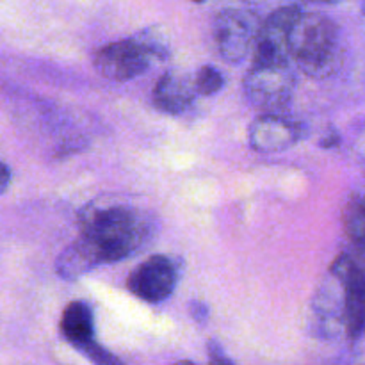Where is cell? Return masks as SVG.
<instances>
[{
	"instance_id": "obj_1",
	"label": "cell",
	"mask_w": 365,
	"mask_h": 365,
	"mask_svg": "<svg viewBox=\"0 0 365 365\" xmlns=\"http://www.w3.org/2000/svg\"><path fill=\"white\" fill-rule=\"evenodd\" d=\"M82 235L93 245L102 264L128 259L152 239V220L125 203H98L84 210Z\"/></svg>"
},
{
	"instance_id": "obj_2",
	"label": "cell",
	"mask_w": 365,
	"mask_h": 365,
	"mask_svg": "<svg viewBox=\"0 0 365 365\" xmlns=\"http://www.w3.org/2000/svg\"><path fill=\"white\" fill-rule=\"evenodd\" d=\"M289 48L299 70L314 78L330 77L342 63L339 27L327 14L302 11L291 31Z\"/></svg>"
},
{
	"instance_id": "obj_3",
	"label": "cell",
	"mask_w": 365,
	"mask_h": 365,
	"mask_svg": "<svg viewBox=\"0 0 365 365\" xmlns=\"http://www.w3.org/2000/svg\"><path fill=\"white\" fill-rule=\"evenodd\" d=\"M168 53L170 46L163 36L157 34L155 29H150L96 50L95 68L109 81H132L145 73L153 63L166 59Z\"/></svg>"
},
{
	"instance_id": "obj_4",
	"label": "cell",
	"mask_w": 365,
	"mask_h": 365,
	"mask_svg": "<svg viewBox=\"0 0 365 365\" xmlns=\"http://www.w3.org/2000/svg\"><path fill=\"white\" fill-rule=\"evenodd\" d=\"M330 273L341 284L346 335L359 341L365 335V253L360 250L341 253L331 264Z\"/></svg>"
},
{
	"instance_id": "obj_5",
	"label": "cell",
	"mask_w": 365,
	"mask_h": 365,
	"mask_svg": "<svg viewBox=\"0 0 365 365\" xmlns=\"http://www.w3.org/2000/svg\"><path fill=\"white\" fill-rule=\"evenodd\" d=\"M296 88L294 71L289 64H252L245 78V95L264 113H284Z\"/></svg>"
},
{
	"instance_id": "obj_6",
	"label": "cell",
	"mask_w": 365,
	"mask_h": 365,
	"mask_svg": "<svg viewBox=\"0 0 365 365\" xmlns=\"http://www.w3.org/2000/svg\"><path fill=\"white\" fill-rule=\"evenodd\" d=\"M302 14L298 6H285L274 11L259 27L252 50V64H289V39L296 20Z\"/></svg>"
},
{
	"instance_id": "obj_7",
	"label": "cell",
	"mask_w": 365,
	"mask_h": 365,
	"mask_svg": "<svg viewBox=\"0 0 365 365\" xmlns=\"http://www.w3.org/2000/svg\"><path fill=\"white\" fill-rule=\"evenodd\" d=\"M260 25L248 11L225 9L214 20V41L217 52L228 63H241L252 53Z\"/></svg>"
},
{
	"instance_id": "obj_8",
	"label": "cell",
	"mask_w": 365,
	"mask_h": 365,
	"mask_svg": "<svg viewBox=\"0 0 365 365\" xmlns=\"http://www.w3.org/2000/svg\"><path fill=\"white\" fill-rule=\"evenodd\" d=\"M177 282L178 266L175 260L168 255H153L132 271L127 285L143 302L163 303L173 294Z\"/></svg>"
},
{
	"instance_id": "obj_9",
	"label": "cell",
	"mask_w": 365,
	"mask_h": 365,
	"mask_svg": "<svg viewBox=\"0 0 365 365\" xmlns=\"http://www.w3.org/2000/svg\"><path fill=\"white\" fill-rule=\"evenodd\" d=\"M303 128L284 113H264L250 127V146L257 152L274 153L292 148L302 139Z\"/></svg>"
},
{
	"instance_id": "obj_10",
	"label": "cell",
	"mask_w": 365,
	"mask_h": 365,
	"mask_svg": "<svg viewBox=\"0 0 365 365\" xmlns=\"http://www.w3.org/2000/svg\"><path fill=\"white\" fill-rule=\"evenodd\" d=\"M196 95L195 78L178 71H168L153 89V103L166 114H182L192 106Z\"/></svg>"
},
{
	"instance_id": "obj_11",
	"label": "cell",
	"mask_w": 365,
	"mask_h": 365,
	"mask_svg": "<svg viewBox=\"0 0 365 365\" xmlns=\"http://www.w3.org/2000/svg\"><path fill=\"white\" fill-rule=\"evenodd\" d=\"M61 334L78 351L95 342V316L91 307L86 302H71L61 317Z\"/></svg>"
},
{
	"instance_id": "obj_12",
	"label": "cell",
	"mask_w": 365,
	"mask_h": 365,
	"mask_svg": "<svg viewBox=\"0 0 365 365\" xmlns=\"http://www.w3.org/2000/svg\"><path fill=\"white\" fill-rule=\"evenodd\" d=\"M96 266H102L98 253L93 248L91 242L81 234L77 241L71 242L64 252L57 257L56 269L57 274L64 280H77V278L84 277Z\"/></svg>"
},
{
	"instance_id": "obj_13",
	"label": "cell",
	"mask_w": 365,
	"mask_h": 365,
	"mask_svg": "<svg viewBox=\"0 0 365 365\" xmlns=\"http://www.w3.org/2000/svg\"><path fill=\"white\" fill-rule=\"evenodd\" d=\"M344 227L355 248L365 253V198L349 202L344 212Z\"/></svg>"
},
{
	"instance_id": "obj_14",
	"label": "cell",
	"mask_w": 365,
	"mask_h": 365,
	"mask_svg": "<svg viewBox=\"0 0 365 365\" xmlns=\"http://www.w3.org/2000/svg\"><path fill=\"white\" fill-rule=\"evenodd\" d=\"M225 77L217 68L214 66H203L200 68L198 73L195 75V88L196 93L202 96L216 95L223 89Z\"/></svg>"
},
{
	"instance_id": "obj_15",
	"label": "cell",
	"mask_w": 365,
	"mask_h": 365,
	"mask_svg": "<svg viewBox=\"0 0 365 365\" xmlns=\"http://www.w3.org/2000/svg\"><path fill=\"white\" fill-rule=\"evenodd\" d=\"M189 312H191V317L195 319V323L205 324L209 321V307L202 302H191L189 303Z\"/></svg>"
},
{
	"instance_id": "obj_16",
	"label": "cell",
	"mask_w": 365,
	"mask_h": 365,
	"mask_svg": "<svg viewBox=\"0 0 365 365\" xmlns=\"http://www.w3.org/2000/svg\"><path fill=\"white\" fill-rule=\"evenodd\" d=\"M207 353H209V360L212 364H232V360L225 355L223 348L216 341H210L207 344Z\"/></svg>"
},
{
	"instance_id": "obj_17",
	"label": "cell",
	"mask_w": 365,
	"mask_h": 365,
	"mask_svg": "<svg viewBox=\"0 0 365 365\" xmlns=\"http://www.w3.org/2000/svg\"><path fill=\"white\" fill-rule=\"evenodd\" d=\"M11 184V170L4 163H0V195L7 191Z\"/></svg>"
},
{
	"instance_id": "obj_18",
	"label": "cell",
	"mask_w": 365,
	"mask_h": 365,
	"mask_svg": "<svg viewBox=\"0 0 365 365\" xmlns=\"http://www.w3.org/2000/svg\"><path fill=\"white\" fill-rule=\"evenodd\" d=\"M314 2H321V4H339V2H344V0H314Z\"/></svg>"
},
{
	"instance_id": "obj_19",
	"label": "cell",
	"mask_w": 365,
	"mask_h": 365,
	"mask_svg": "<svg viewBox=\"0 0 365 365\" xmlns=\"http://www.w3.org/2000/svg\"><path fill=\"white\" fill-rule=\"evenodd\" d=\"M242 2H246V4H259V2H262V0H242Z\"/></svg>"
},
{
	"instance_id": "obj_20",
	"label": "cell",
	"mask_w": 365,
	"mask_h": 365,
	"mask_svg": "<svg viewBox=\"0 0 365 365\" xmlns=\"http://www.w3.org/2000/svg\"><path fill=\"white\" fill-rule=\"evenodd\" d=\"M192 2H196V4H203V2H207V0H192Z\"/></svg>"
},
{
	"instance_id": "obj_21",
	"label": "cell",
	"mask_w": 365,
	"mask_h": 365,
	"mask_svg": "<svg viewBox=\"0 0 365 365\" xmlns=\"http://www.w3.org/2000/svg\"><path fill=\"white\" fill-rule=\"evenodd\" d=\"M362 11H364V14H365V0L362 2Z\"/></svg>"
}]
</instances>
